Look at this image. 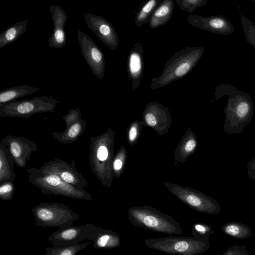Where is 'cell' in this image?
<instances>
[{"instance_id":"cell-37","label":"cell","mask_w":255,"mask_h":255,"mask_svg":"<svg viewBox=\"0 0 255 255\" xmlns=\"http://www.w3.org/2000/svg\"><path fill=\"white\" fill-rule=\"evenodd\" d=\"M123 163L121 160L120 159H116L113 163V168L115 171H118L120 170L122 167Z\"/></svg>"},{"instance_id":"cell-12","label":"cell","mask_w":255,"mask_h":255,"mask_svg":"<svg viewBox=\"0 0 255 255\" xmlns=\"http://www.w3.org/2000/svg\"><path fill=\"white\" fill-rule=\"evenodd\" d=\"M84 17L88 27L100 41L111 50L117 49L120 43L119 36L108 20L91 13H86Z\"/></svg>"},{"instance_id":"cell-29","label":"cell","mask_w":255,"mask_h":255,"mask_svg":"<svg viewBox=\"0 0 255 255\" xmlns=\"http://www.w3.org/2000/svg\"><path fill=\"white\" fill-rule=\"evenodd\" d=\"M180 9L188 13H193L197 8L205 5L208 0H175Z\"/></svg>"},{"instance_id":"cell-18","label":"cell","mask_w":255,"mask_h":255,"mask_svg":"<svg viewBox=\"0 0 255 255\" xmlns=\"http://www.w3.org/2000/svg\"><path fill=\"white\" fill-rule=\"evenodd\" d=\"M174 7V0L161 1L152 12L147 22L149 27L155 29L166 24L172 15Z\"/></svg>"},{"instance_id":"cell-22","label":"cell","mask_w":255,"mask_h":255,"mask_svg":"<svg viewBox=\"0 0 255 255\" xmlns=\"http://www.w3.org/2000/svg\"><path fill=\"white\" fill-rule=\"evenodd\" d=\"M28 20L19 21L7 27L0 34V48L11 43L26 31Z\"/></svg>"},{"instance_id":"cell-4","label":"cell","mask_w":255,"mask_h":255,"mask_svg":"<svg viewBox=\"0 0 255 255\" xmlns=\"http://www.w3.org/2000/svg\"><path fill=\"white\" fill-rule=\"evenodd\" d=\"M26 171L29 174V182L38 187L43 194L93 201L92 195L85 189H78L56 175L41 172L37 168H28Z\"/></svg>"},{"instance_id":"cell-11","label":"cell","mask_w":255,"mask_h":255,"mask_svg":"<svg viewBox=\"0 0 255 255\" xmlns=\"http://www.w3.org/2000/svg\"><path fill=\"white\" fill-rule=\"evenodd\" d=\"M78 39L81 52L94 75L103 78L105 70V57L97 44L85 33L78 30Z\"/></svg>"},{"instance_id":"cell-30","label":"cell","mask_w":255,"mask_h":255,"mask_svg":"<svg viewBox=\"0 0 255 255\" xmlns=\"http://www.w3.org/2000/svg\"><path fill=\"white\" fill-rule=\"evenodd\" d=\"M214 233L211 226L200 223L194 225L191 230L192 236L203 239L209 240V236Z\"/></svg>"},{"instance_id":"cell-21","label":"cell","mask_w":255,"mask_h":255,"mask_svg":"<svg viewBox=\"0 0 255 255\" xmlns=\"http://www.w3.org/2000/svg\"><path fill=\"white\" fill-rule=\"evenodd\" d=\"M39 90V88L32 87L27 84L4 89L0 91V104L15 100Z\"/></svg>"},{"instance_id":"cell-36","label":"cell","mask_w":255,"mask_h":255,"mask_svg":"<svg viewBox=\"0 0 255 255\" xmlns=\"http://www.w3.org/2000/svg\"><path fill=\"white\" fill-rule=\"evenodd\" d=\"M137 135V130L134 127H132L129 131V139L130 141H133Z\"/></svg>"},{"instance_id":"cell-20","label":"cell","mask_w":255,"mask_h":255,"mask_svg":"<svg viewBox=\"0 0 255 255\" xmlns=\"http://www.w3.org/2000/svg\"><path fill=\"white\" fill-rule=\"evenodd\" d=\"M14 158L9 150L0 142V183L4 181L13 182L16 177L13 167Z\"/></svg>"},{"instance_id":"cell-25","label":"cell","mask_w":255,"mask_h":255,"mask_svg":"<svg viewBox=\"0 0 255 255\" xmlns=\"http://www.w3.org/2000/svg\"><path fill=\"white\" fill-rule=\"evenodd\" d=\"M90 244V242H88L74 245L46 247L45 255H77L79 252Z\"/></svg>"},{"instance_id":"cell-15","label":"cell","mask_w":255,"mask_h":255,"mask_svg":"<svg viewBox=\"0 0 255 255\" xmlns=\"http://www.w3.org/2000/svg\"><path fill=\"white\" fill-rule=\"evenodd\" d=\"M144 69L142 44L136 42L128 55L127 71L131 88L135 91L140 86Z\"/></svg>"},{"instance_id":"cell-27","label":"cell","mask_w":255,"mask_h":255,"mask_svg":"<svg viewBox=\"0 0 255 255\" xmlns=\"http://www.w3.org/2000/svg\"><path fill=\"white\" fill-rule=\"evenodd\" d=\"M53 27H64L68 20V15L59 5H52L49 8Z\"/></svg>"},{"instance_id":"cell-3","label":"cell","mask_w":255,"mask_h":255,"mask_svg":"<svg viewBox=\"0 0 255 255\" xmlns=\"http://www.w3.org/2000/svg\"><path fill=\"white\" fill-rule=\"evenodd\" d=\"M128 218L134 226L153 232L169 235L183 233L178 222L150 206L132 207L128 211Z\"/></svg>"},{"instance_id":"cell-9","label":"cell","mask_w":255,"mask_h":255,"mask_svg":"<svg viewBox=\"0 0 255 255\" xmlns=\"http://www.w3.org/2000/svg\"><path fill=\"white\" fill-rule=\"evenodd\" d=\"M94 225L86 223L79 226H70L54 231L47 240L53 246L74 245L86 240L93 241L96 233Z\"/></svg>"},{"instance_id":"cell-26","label":"cell","mask_w":255,"mask_h":255,"mask_svg":"<svg viewBox=\"0 0 255 255\" xmlns=\"http://www.w3.org/2000/svg\"><path fill=\"white\" fill-rule=\"evenodd\" d=\"M67 41V35L64 27H53V32L48 39L49 45L56 49L63 47Z\"/></svg>"},{"instance_id":"cell-33","label":"cell","mask_w":255,"mask_h":255,"mask_svg":"<svg viewBox=\"0 0 255 255\" xmlns=\"http://www.w3.org/2000/svg\"><path fill=\"white\" fill-rule=\"evenodd\" d=\"M81 118H82L81 113L78 108L69 110L68 113L63 116L65 125L70 124Z\"/></svg>"},{"instance_id":"cell-8","label":"cell","mask_w":255,"mask_h":255,"mask_svg":"<svg viewBox=\"0 0 255 255\" xmlns=\"http://www.w3.org/2000/svg\"><path fill=\"white\" fill-rule=\"evenodd\" d=\"M108 133L91 137L89 145V159L91 170L104 185H107L110 178L108 169L110 138Z\"/></svg>"},{"instance_id":"cell-38","label":"cell","mask_w":255,"mask_h":255,"mask_svg":"<svg viewBox=\"0 0 255 255\" xmlns=\"http://www.w3.org/2000/svg\"><path fill=\"white\" fill-rule=\"evenodd\" d=\"M252 1L254 2H255V0H252Z\"/></svg>"},{"instance_id":"cell-19","label":"cell","mask_w":255,"mask_h":255,"mask_svg":"<svg viewBox=\"0 0 255 255\" xmlns=\"http://www.w3.org/2000/svg\"><path fill=\"white\" fill-rule=\"evenodd\" d=\"M93 247L96 249H109L119 247L121 243V237L116 232L97 227Z\"/></svg>"},{"instance_id":"cell-2","label":"cell","mask_w":255,"mask_h":255,"mask_svg":"<svg viewBox=\"0 0 255 255\" xmlns=\"http://www.w3.org/2000/svg\"><path fill=\"white\" fill-rule=\"evenodd\" d=\"M205 48L201 46L184 47L176 52L165 65L161 74L151 79V90L162 88L185 77L201 58Z\"/></svg>"},{"instance_id":"cell-34","label":"cell","mask_w":255,"mask_h":255,"mask_svg":"<svg viewBox=\"0 0 255 255\" xmlns=\"http://www.w3.org/2000/svg\"><path fill=\"white\" fill-rule=\"evenodd\" d=\"M247 165L248 176L255 180V157L249 161Z\"/></svg>"},{"instance_id":"cell-14","label":"cell","mask_w":255,"mask_h":255,"mask_svg":"<svg viewBox=\"0 0 255 255\" xmlns=\"http://www.w3.org/2000/svg\"><path fill=\"white\" fill-rule=\"evenodd\" d=\"M187 20L192 26L218 34L230 35L235 31L231 22L222 15L204 17L190 14L187 17Z\"/></svg>"},{"instance_id":"cell-16","label":"cell","mask_w":255,"mask_h":255,"mask_svg":"<svg viewBox=\"0 0 255 255\" xmlns=\"http://www.w3.org/2000/svg\"><path fill=\"white\" fill-rule=\"evenodd\" d=\"M179 198L194 210L210 214H218L221 207L218 202L212 197L202 193L179 194Z\"/></svg>"},{"instance_id":"cell-17","label":"cell","mask_w":255,"mask_h":255,"mask_svg":"<svg viewBox=\"0 0 255 255\" xmlns=\"http://www.w3.org/2000/svg\"><path fill=\"white\" fill-rule=\"evenodd\" d=\"M61 132H53L51 135L58 141L63 144H71L76 141L84 133L86 122L82 118L68 125Z\"/></svg>"},{"instance_id":"cell-13","label":"cell","mask_w":255,"mask_h":255,"mask_svg":"<svg viewBox=\"0 0 255 255\" xmlns=\"http://www.w3.org/2000/svg\"><path fill=\"white\" fill-rule=\"evenodd\" d=\"M10 151L18 167L24 168L37 145L24 137L8 135L0 141Z\"/></svg>"},{"instance_id":"cell-1","label":"cell","mask_w":255,"mask_h":255,"mask_svg":"<svg viewBox=\"0 0 255 255\" xmlns=\"http://www.w3.org/2000/svg\"><path fill=\"white\" fill-rule=\"evenodd\" d=\"M225 96L228 98L223 130L228 134L241 133L254 115V104L250 95L230 84L222 83L215 88L214 100Z\"/></svg>"},{"instance_id":"cell-5","label":"cell","mask_w":255,"mask_h":255,"mask_svg":"<svg viewBox=\"0 0 255 255\" xmlns=\"http://www.w3.org/2000/svg\"><path fill=\"white\" fill-rule=\"evenodd\" d=\"M148 248L175 255H199L210 247L208 240L192 237H175L169 235L144 240Z\"/></svg>"},{"instance_id":"cell-6","label":"cell","mask_w":255,"mask_h":255,"mask_svg":"<svg viewBox=\"0 0 255 255\" xmlns=\"http://www.w3.org/2000/svg\"><path fill=\"white\" fill-rule=\"evenodd\" d=\"M37 226L62 228L72 226L80 217L66 205L57 202H42L32 209Z\"/></svg>"},{"instance_id":"cell-31","label":"cell","mask_w":255,"mask_h":255,"mask_svg":"<svg viewBox=\"0 0 255 255\" xmlns=\"http://www.w3.org/2000/svg\"><path fill=\"white\" fill-rule=\"evenodd\" d=\"M15 186L12 181H4L0 183V198L4 201H10L13 197Z\"/></svg>"},{"instance_id":"cell-24","label":"cell","mask_w":255,"mask_h":255,"mask_svg":"<svg viewBox=\"0 0 255 255\" xmlns=\"http://www.w3.org/2000/svg\"><path fill=\"white\" fill-rule=\"evenodd\" d=\"M161 2L160 0H149L141 5L135 17L136 27H140L148 22L152 12Z\"/></svg>"},{"instance_id":"cell-28","label":"cell","mask_w":255,"mask_h":255,"mask_svg":"<svg viewBox=\"0 0 255 255\" xmlns=\"http://www.w3.org/2000/svg\"><path fill=\"white\" fill-rule=\"evenodd\" d=\"M240 19L246 39L255 49V24L243 15H241Z\"/></svg>"},{"instance_id":"cell-35","label":"cell","mask_w":255,"mask_h":255,"mask_svg":"<svg viewBox=\"0 0 255 255\" xmlns=\"http://www.w3.org/2000/svg\"><path fill=\"white\" fill-rule=\"evenodd\" d=\"M196 144V141L193 139H191L187 141L184 147L185 151L189 152L192 151L195 147Z\"/></svg>"},{"instance_id":"cell-32","label":"cell","mask_w":255,"mask_h":255,"mask_svg":"<svg viewBox=\"0 0 255 255\" xmlns=\"http://www.w3.org/2000/svg\"><path fill=\"white\" fill-rule=\"evenodd\" d=\"M222 255H250L246 246L234 245L229 247Z\"/></svg>"},{"instance_id":"cell-10","label":"cell","mask_w":255,"mask_h":255,"mask_svg":"<svg viewBox=\"0 0 255 255\" xmlns=\"http://www.w3.org/2000/svg\"><path fill=\"white\" fill-rule=\"evenodd\" d=\"M39 169L41 172L56 175L64 182L80 189L84 190L85 187L89 186L88 181L77 169L74 160L69 164L55 157L54 160L44 163Z\"/></svg>"},{"instance_id":"cell-7","label":"cell","mask_w":255,"mask_h":255,"mask_svg":"<svg viewBox=\"0 0 255 255\" xmlns=\"http://www.w3.org/2000/svg\"><path fill=\"white\" fill-rule=\"evenodd\" d=\"M60 101L52 96H35L32 99L13 100L0 104V117L27 118L42 113H54Z\"/></svg>"},{"instance_id":"cell-23","label":"cell","mask_w":255,"mask_h":255,"mask_svg":"<svg viewBox=\"0 0 255 255\" xmlns=\"http://www.w3.org/2000/svg\"><path fill=\"white\" fill-rule=\"evenodd\" d=\"M225 234L233 238L244 240L253 236V234L250 227L244 224L231 222L225 224L221 228Z\"/></svg>"}]
</instances>
